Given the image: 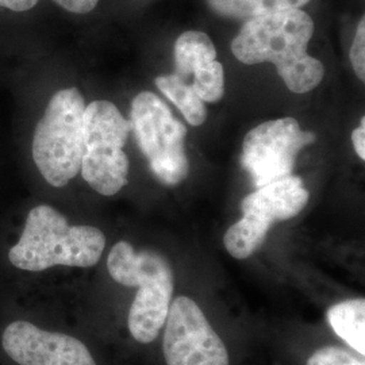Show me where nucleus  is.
<instances>
[{"label":"nucleus","mask_w":365,"mask_h":365,"mask_svg":"<svg viewBox=\"0 0 365 365\" xmlns=\"http://www.w3.org/2000/svg\"><path fill=\"white\" fill-rule=\"evenodd\" d=\"M312 0H206L215 15L245 22L264 14L288 9H303Z\"/></svg>","instance_id":"ddd939ff"},{"label":"nucleus","mask_w":365,"mask_h":365,"mask_svg":"<svg viewBox=\"0 0 365 365\" xmlns=\"http://www.w3.org/2000/svg\"><path fill=\"white\" fill-rule=\"evenodd\" d=\"M105 248L101 229L71 225L58 210L39 205L29 211L19 240L9 250V260L25 272H43L58 265L91 268Z\"/></svg>","instance_id":"f03ea898"},{"label":"nucleus","mask_w":365,"mask_h":365,"mask_svg":"<svg viewBox=\"0 0 365 365\" xmlns=\"http://www.w3.org/2000/svg\"><path fill=\"white\" fill-rule=\"evenodd\" d=\"M306 365H365L364 359L357 357L339 346H324L309 357Z\"/></svg>","instance_id":"2eb2a0df"},{"label":"nucleus","mask_w":365,"mask_h":365,"mask_svg":"<svg viewBox=\"0 0 365 365\" xmlns=\"http://www.w3.org/2000/svg\"><path fill=\"white\" fill-rule=\"evenodd\" d=\"M157 88L163 92L173 105L179 108L187 122L192 126H200L207 119L205 102L197 96L192 86L182 78L173 75L158 76L155 80Z\"/></svg>","instance_id":"4468645a"},{"label":"nucleus","mask_w":365,"mask_h":365,"mask_svg":"<svg viewBox=\"0 0 365 365\" xmlns=\"http://www.w3.org/2000/svg\"><path fill=\"white\" fill-rule=\"evenodd\" d=\"M351 63L357 78L365 80V18L361 16L356 27L354 38L351 45Z\"/></svg>","instance_id":"dca6fc26"},{"label":"nucleus","mask_w":365,"mask_h":365,"mask_svg":"<svg viewBox=\"0 0 365 365\" xmlns=\"http://www.w3.org/2000/svg\"><path fill=\"white\" fill-rule=\"evenodd\" d=\"M0 346L16 365H98L87 345L29 319H13L1 329Z\"/></svg>","instance_id":"9d476101"},{"label":"nucleus","mask_w":365,"mask_h":365,"mask_svg":"<svg viewBox=\"0 0 365 365\" xmlns=\"http://www.w3.org/2000/svg\"><path fill=\"white\" fill-rule=\"evenodd\" d=\"M175 75L191 83L194 91L205 103L221 101L225 93L223 66L217 61V49L209 34L188 30L175 42Z\"/></svg>","instance_id":"9b49d317"},{"label":"nucleus","mask_w":365,"mask_h":365,"mask_svg":"<svg viewBox=\"0 0 365 365\" xmlns=\"http://www.w3.org/2000/svg\"><path fill=\"white\" fill-rule=\"evenodd\" d=\"M86 102L78 88L56 92L33 135V160L52 187H66L81 168Z\"/></svg>","instance_id":"20e7f679"},{"label":"nucleus","mask_w":365,"mask_h":365,"mask_svg":"<svg viewBox=\"0 0 365 365\" xmlns=\"http://www.w3.org/2000/svg\"><path fill=\"white\" fill-rule=\"evenodd\" d=\"M315 24L303 9L264 14L242 22L232 52L247 66L271 63L289 91L306 93L325 76L324 64L307 53Z\"/></svg>","instance_id":"f257e3e1"},{"label":"nucleus","mask_w":365,"mask_h":365,"mask_svg":"<svg viewBox=\"0 0 365 365\" xmlns=\"http://www.w3.org/2000/svg\"><path fill=\"white\" fill-rule=\"evenodd\" d=\"M309 197L302 179L292 175L259 187L241 202L244 217L227 229L225 248L237 260L248 259L264 244L274 222L297 217Z\"/></svg>","instance_id":"0eeeda50"},{"label":"nucleus","mask_w":365,"mask_h":365,"mask_svg":"<svg viewBox=\"0 0 365 365\" xmlns=\"http://www.w3.org/2000/svg\"><path fill=\"white\" fill-rule=\"evenodd\" d=\"M329 325L353 351L365 356V300H344L327 310Z\"/></svg>","instance_id":"f8f14e48"},{"label":"nucleus","mask_w":365,"mask_h":365,"mask_svg":"<svg viewBox=\"0 0 365 365\" xmlns=\"http://www.w3.org/2000/svg\"><path fill=\"white\" fill-rule=\"evenodd\" d=\"M130 131V122L114 103L95 101L86 106L80 172L101 195H115L129 182L130 163L123 146Z\"/></svg>","instance_id":"39448f33"},{"label":"nucleus","mask_w":365,"mask_h":365,"mask_svg":"<svg viewBox=\"0 0 365 365\" xmlns=\"http://www.w3.org/2000/svg\"><path fill=\"white\" fill-rule=\"evenodd\" d=\"M315 134L300 129L295 118L264 122L249 131L242 144L241 164L256 188L292 175L300 150L313 144Z\"/></svg>","instance_id":"6e6552de"},{"label":"nucleus","mask_w":365,"mask_h":365,"mask_svg":"<svg viewBox=\"0 0 365 365\" xmlns=\"http://www.w3.org/2000/svg\"><path fill=\"white\" fill-rule=\"evenodd\" d=\"M129 122L157 179L167 185L182 182L190 170L187 129L172 115L170 107L155 93L141 92L131 102Z\"/></svg>","instance_id":"423d86ee"},{"label":"nucleus","mask_w":365,"mask_h":365,"mask_svg":"<svg viewBox=\"0 0 365 365\" xmlns=\"http://www.w3.org/2000/svg\"><path fill=\"white\" fill-rule=\"evenodd\" d=\"M61 9L72 14H88L98 6L99 0H53Z\"/></svg>","instance_id":"f3484780"},{"label":"nucleus","mask_w":365,"mask_h":365,"mask_svg":"<svg viewBox=\"0 0 365 365\" xmlns=\"http://www.w3.org/2000/svg\"><path fill=\"white\" fill-rule=\"evenodd\" d=\"M107 269L114 282L138 288L131 303L128 327L135 341L153 342L165 324L175 289L170 262L157 252H137L129 242L119 241L108 253Z\"/></svg>","instance_id":"7ed1b4c3"},{"label":"nucleus","mask_w":365,"mask_h":365,"mask_svg":"<svg viewBox=\"0 0 365 365\" xmlns=\"http://www.w3.org/2000/svg\"><path fill=\"white\" fill-rule=\"evenodd\" d=\"M164 357L168 365H229V353L194 300L178 297L165 319Z\"/></svg>","instance_id":"1a4fd4ad"},{"label":"nucleus","mask_w":365,"mask_h":365,"mask_svg":"<svg viewBox=\"0 0 365 365\" xmlns=\"http://www.w3.org/2000/svg\"><path fill=\"white\" fill-rule=\"evenodd\" d=\"M38 3V0H0V7H4L7 10L16 11V13H22L31 10L33 7H36V4Z\"/></svg>","instance_id":"6ab92c4d"},{"label":"nucleus","mask_w":365,"mask_h":365,"mask_svg":"<svg viewBox=\"0 0 365 365\" xmlns=\"http://www.w3.org/2000/svg\"><path fill=\"white\" fill-rule=\"evenodd\" d=\"M352 143L357 156L365 160V117H361V123L352 131Z\"/></svg>","instance_id":"a211bd4d"}]
</instances>
